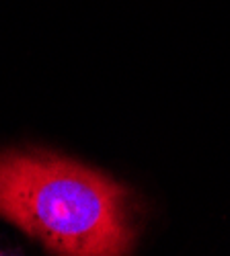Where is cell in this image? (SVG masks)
Masks as SVG:
<instances>
[{"label":"cell","instance_id":"cell-1","mask_svg":"<svg viewBox=\"0 0 230 256\" xmlns=\"http://www.w3.org/2000/svg\"><path fill=\"white\" fill-rule=\"evenodd\" d=\"M132 193L107 174L41 150L0 154V218L52 254L121 256L136 242Z\"/></svg>","mask_w":230,"mask_h":256}]
</instances>
